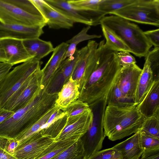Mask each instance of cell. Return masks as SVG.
<instances>
[{
	"mask_svg": "<svg viewBox=\"0 0 159 159\" xmlns=\"http://www.w3.org/2000/svg\"><path fill=\"white\" fill-rule=\"evenodd\" d=\"M117 52L108 47L104 39L98 43L96 66L80 92L78 100L89 105L106 96L121 68L117 60Z\"/></svg>",
	"mask_w": 159,
	"mask_h": 159,
	"instance_id": "obj_1",
	"label": "cell"
},
{
	"mask_svg": "<svg viewBox=\"0 0 159 159\" xmlns=\"http://www.w3.org/2000/svg\"><path fill=\"white\" fill-rule=\"evenodd\" d=\"M57 96L41 89L26 106L0 124V137L16 139L55 105Z\"/></svg>",
	"mask_w": 159,
	"mask_h": 159,
	"instance_id": "obj_2",
	"label": "cell"
},
{
	"mask_svg": "<svg viewBox=\"0 0 159 159\" xmlns=\"http://www.w3.org/2000/svg\"><path fill=\"white\" fill-rule=\"evenodd\" d=\"M145 118L137 106L119 107L107 105L103 120L105 135L109 140L115 141L136 133Z\"/></svg>",
	"mask_w": 159,
	"mask_h": 159,
	"instance_id": "obj_3",
	"label": "cell"
},
{
	"mask_svg": "<svg viewBox=\"0 0 159 159\" xmlns=\"http://www.w3.org/2000/svg\"><path fill=\"white\" fill-rule=\"evenodd\" d=\"M100 25L111 30L128 47L131 53L139 58H145L152 46L137 25L120 16H105Z\"/></svg>",
	"mask_w": 159,
	"mask_h": 159,
	"instance_id": "obj_4",
	"label": "cell"
},
{
	"mask_svg": "<svg viewBox=\"0 0 159 159\" xmlns=\"http://www.w3.org/2000/svg\"><path fill=\"white\" fill-rule=\"evenodd\" d=\"M107 105L106 96L101 98L89 105L93 112V120L87 132L80 139L83 143L86 159H89L102 148L106 137L103 120Z\"/></svg>",
	"mask_w": 159,
	"mask_h": 159,
	"instance_id": "obj_5",
	"label": "cell"
},
{
	"mask_svg": "<svg viewBox=\"0 0 159 159\" xmlns=\"http://www.w3.org/2000/svg\"><path fill=\"white\" fill-rule=\"evenodd\" d=\"M40 67V61L33 58L10 70L0 89V107H3L9 99Z\"/></svg>",
	"mask_w": 159,
	"mask_h": 159,
	"instance_id": "obj_6",
	"label": "cell"
},
{
	"mask_svg": "<svg viewBox=\"0 0 159 159\" xmlns=\"http://www.w3.org/2000/svg\"><path fill=\"white\" fill-rule=\"evenodd\" d=\"M110 14L130 21L159 26V0H135Z\"/></svg>",
	"mask_w": 159,
	"mask_h": 159,
	"instance_id": "obj_7",
	"label": "cell"
},
{
	"mask_svg": "<svg viewBox=\"0 0 159 159\" xmlns=\"http://www.w3.org/2000/svg\"><path fill=\"white\" fill-rule=\"evenodd\" d=\"M98 44L95 40H89L87 45L80 49L79 58L71 77L77 84L80 93L96 66Z\"/></svg>",
	"mask_w": 159,
	"mask_h": 159,
	"instance_id": "obj_8",
	"label": "cell"
},
{
	"mask_svg": "<svg viewBox=\"0 0 159 159\" xmlns=\"http://www.w3.org/2000/svg\"><path fill=\"white\" fill-rule=\"evenodd\" d=\"M0 23L27 26L47 25V21L43 16L23 10L12 0H0Z\"/></svg>",
	"mask_w": 159,
	"mask_h": 159,
	"instance_id": "obj_9",
	"label": "cell"
},
{
	"mask_svg": "<svg viewBox=\"0 0 159 159\" xmlns=\"http://www.w3.org/2000/svg\"><path fill=\"white\" fill-rule=\"evenodd\" d=\"M42 77L43 72L40 67L9 99L3 108L15 112L26 106L43 88Z\"/></svg>",
	"mask_w": 159,
	"mask_h": 159,
	"instance_id": "obj_10",
	"label": "cell"
},
{
	"mask_svg": "<svg viewBox=\"0 0 159 159\" xmlns=\"http://www.w3.org/2000/svg\"><path fill=\"white\" fill-rule=\"evenodd\" d=\"M54 141L50 136L43 135L40 130L19 142L14 156L17 159H36Z\"/></svg>",
	"mask_w": 159,
	"mask_h": 159,
	"instance_id": "obj_11",
	"label": "cell"
},
{
	"mask_svg": "<svg viewBox=\"0 0 159 159\" xmlns=\"http://www.w3.org/2000/svg\"><path fill=\"white\" fill-rule=\"evenodd\" d=\"M93 114L90 108L81 115L67 117L66 126L55 141L74 139H78L87 132L92 122Z\"/></svg>",
	"mask_w": 159,
	"mask_h": 159,
	"instance_id": "obj_12",
	"label": "cell"
},
{
	"mask_svg": "<svg viewBox=\"0 0 159 159\" xmlns=\"http://www.w3.org/2000/svg\"><path fill=\"white\" fill-rule=\"evenodd\" d=\"M80 50L76 48L74 55L64 60L44 89L49 94L58 93L71 77L79 59Z\"/></svg>",
	"mask_w": 159,
	"mask_h": 159,
	"instance_id": "obj_13",
	"label": "cell"
},
{
	"mask_svg": "<svg viewBox=\"0 0 159 159\" xmlns=\"http://www.w3.org/2000/svg\"><path fill=\"white\" fill-rule=\"evenodd\" d=\"M136 64L127 67H121L115 83L127 97L134 99L137 84L142 72Z\"/></svg>",
	"mask_w": 159,
	"mask_h": 159,
	"instance_id": "obj_14",
	"label": "cell"
},
{
	"mask_svg": "<svg viewBox=\"0 0 159 159\" xmlns=\"http://www.w3.org/2000/svg\"><path fill=\"white\" fill-rule=\"evenodd\" d=\"M47 21L50 28L54 29H69L74 22L56 10L44 0H30Z\"/></svg>",
	"mask_w": 159,
	"mask_h": 159,
	"instance_id": "obj_15",
	"label": "cell"
},
{
	"mask_svg": "<svg viewBox=\"0 0 159 159\" xmlns=\"http://www.w3.org/2000/svg\"><path fill=\"white\" fill-rule=\"evenodd\" d=\"M44 26H27L0 23V39L10 38L24 40L39 38L43 33Z\"/></svg>",
	"mask_w": 159,
	"mask_h": 159,
	"instance_id": "obj_16",
	"label": "cell"
},
{
	"mask_svg": "<svg viewBox=\"0 0 159 159\" xmlns=\"http://www.w3.org/2000/svg\"><path fill=\"white\" fill-rule=\"evenodd\" d=\"M7 57V63L13 66L33 58L28 53L22 40L10 38L0 39Z\"/></svg>",
	"mask_w": 159,
	"mask_h": 159,
	"instance_id": "obj_17",
	"label": "cell"
},
{
	"mask_svg": "<svg viewBox=\"0 0 159 159\" xmlns=\"http://www.w3.org/2000/svg\"><path fill=\"white\" fill-rule=\"evenodd\" d=\"M68 46L69 44L63 42L54 48L50 58L42 69V86L44 89L48 85L61 62L65 60V57Z\"/></svg>",
	"mask_w": 159,
	"mask_h": 159,
	"instance_id": "obj_18",
	"label": "cell"
},
{
	"mask_svg": "<svg viewBox=\"0 0 159 159\" xmlns=\"http://www.w3.org/2000/svg\"><path fill=\"white\" fill-rule=\"evenodd\" d=\"M102 0H68V2L75 9L84 12L96 26L100 24L101 20L106 15L99 8Z\"/></svg>",
	"mask_w": 159,
	"mask_h": 159,
	"instance_id": "obj_19",
	"label": "cell"
},
{
	"mask_svg": "<svg viewBox=\"0 0 159 159\" xmlns=\"http://www.w3.org/2000/svg\"><path fill=\"white\" fill-rule=\"evenodd\" d=\"M137 107L145 118L159 112V80L154 81L148 92Z\"/></svg>",
	"mask_w": 159,
	"mask_h": 159,
	"instance_id": "obj_20",
	"label": "cell"
},
{
	"mask_svg": "<svg viewBox=\"0 0 159 159\" xmlns=\"http://www.w3.org/2000/svg\"><path fill=\"white\" fill-rule=\"evenodd\" d=\"M53 8L75 23H80L88 26H93L92 22L83 12L72 7L67 0H44Z\"/></svg>",
	"mask_w": 159,
	"mask_h": 159,
	"instance_id": "obj_21",
	"label": "cell"
},
{
	"mask_svg": "<svg viewBox=\"0 0 159 159\" xmlns=\"http://www.w3.org/2000/svg\"><path fill=\"white\" fill-rule=\"evenodd\" d=\"M120 153L121 159H138L143 151L139 142V132L113 147Z\"/></svg>",
	"mask_w": 159,
	"mask_h": 159,
	"instance_id": "obj_22",
	"label": "cell"
},
{
	"mask_svg": "<svg viewBox=\"0 0 159 159\" xmlns=\"http://www.w3.org/2000/svg\"><path fill=\"white\" fill-rule=\"evenodd\" d=\"M139 77L136 89L135 101L136 105L144 98L151 87L154 81L150 63L146 59Z\"/></svg>",
	"mask_w": 159,
	"mask_h": 159,
	"instance_id": "obj_23",
	"label": "cell"
},
{
	"mask_svg": "<svg viewBox=\"0 0 159 159\" xmlns=\"http://www.w3.org/2000/svg\"><path fill=\"white\" fill-rule=\"evenodd\" d=\"M29 54L33 58L40 61L50 53L54 48L50 41H44L39 38H35L22 40Z\"/></svg>",
	"mask_w": 159,
	"mask_h": 159,
	"instance_id": "obj_24",
	"label": "cell"
},
{
	"mask_svg": "<svg viewBox=\"0 0 159 159\" xmlns=\"http://www.w3.org/2000/svg\"><path fill=\"white\" fill-rule=\"evenodd\" d=\"M80 92L76 83L71 77L58 93L55 105L61 110L66 108L79 98Z\"/></svg>",
	"mask_w": 159,
	"mask_h": 159,
	"instance_id": "obj_25",
	"label": "cell"
},
{
	"mask_svg": "<svg viewBox=\"0 0 159 159\" xmlns=\"http://www.w3.org/2000/svg\"><path fill=\"white\" fill-rule=\"evenodd\" d=\"M106 97L107 105L119 107L137 106L135 100L125 96L115 83L109 91Z\"/></svg>",
	"mask_w": 159,
	"mask_h": 159,
	"instance_id": "obj_26",
	"label": "cell"
},
{
	"mask_svg": "<svg viewBox=\"0 0 159 159\" xmlns=\"http://www.w3.org/2000/svg\"><path fill=\"white\" fill-rule=\"evenodd\" d=\"M77 140L71 139L54 141L43 150L36 159H50L66 149Z\"/></svg>",
	"mask_w": 159,
	"mask_h": 159,
	"instance_id": "obj_27",
	"label": "cell"
},
{
	"mask_svg": "<svg viewBox=\"0 0 159 159\" xmlns=\"http://www.w3.org/2000/svg\"><path fill=\"white\" fill-rule=\"evenodd\" d=\"M90 27V26H88L84 28L77 34L66 41V43L69 44V46L65 56V59L74 55L77 48L76 46L80 43L85 40L99 38L101 37L100 35L88 34L87 32Z\"/></svg>",
	"mask_w": 159,
	"mask_h": 159,
	"instance_id": "obj_28",
	"label": "cell"
},
{
	"mask_svg": "<svg viewBox=\"0 0 159 159\" xmlns=\"http://www.w3.org/2000/svg\"><path fill=\"white\" fill-rule=\"evenodd\" d=\"M50 159H86L81 140L78 139L66 149Z\"/></svg>",
	"mask_w": 159,
	"mask_h": 159,
	"instance_id": "obj_29",
	"label": "cell"
},
{
	"mask_svg": "<svg viewBox=\"0 0 159 159\" xmlns=\"http://www.w3.org/2000/svg\"><path fill=\"white\" fill-rule=\"evenodd\" d=\"M101 27L106 39L105 43L108 47L116 52H130L129 48L117 36L104 26Z\"/></svg>",
	"mask_w": 159,
	"mask_h": 159,
	"instance_id": "obj_30",
	"label": "cell"
},
{
	"mask_svg": "<svg viewBox=\"0 0 159 159\" xmlns=\"http://www.w3.org/2000/svg\"><path fill=\"white\" fill-rule=\"evenodd\" d=\"M63 112L61 116L47 127L40 129L43 135L49 136L54 140L58 136L67 125L68 117L66 113Z\"/></svg>",
	"mask_w": 159,
	"mask_h": 159,
	"instance_id": "obj_31",
	"label": "cell"
},
{
	"mask_svg": "<svg viewBox=\"0 0 159 159\" xmlns=\"http://www.w3.org/2000/svg\"><path fill=\"white\" fill-rule=\"evenodd\" d=\"M59 108H60L55 105L48 111L38 121L15 139L20 142L39 130L41 126L46 123L51 115Z\"/></svg>",
	"mask_w": 159,
	"mask_h": 159,
	"instance_id": "obj_32",
	"label": "cell"
},
{
	"mask_svg": "<svg viewBox=\"0 0 159 159\" xmlns=\"http://www.w3.org/2000/svg\"><path fill=\"white\" fill-rule=\"evenodd\" d=\"M139 131L159 139V112L145 118Z\"/></svg>",
	"mask_w": 159,
	"mask_h": 159,
	"instance_id": "obj_33",
	"label": "cell"
},
{
	"mask_svg": "<svg viewBox=\"0 0 159 159\" xmlns=\"http://www.w3.org/2000/svg\"><path fill=\"white\" fill-rule=\"evenodd\" d=\"M135 0H102L99 6L101 11L106 15L120 9L133 3Z\"/></svg>",
	"mask_w": 159,
	"mask_h": 159,
	"instance_id": "obj_34",
	"label": "cell"
},
{
	"mask_svg": "<svg viewBox=\"0 0 159 159\" xmlns=\"http://www.w3.org/2000/svg\"><path fill=\"white\" fill-rule=\"evenodd\" d=\"M89 108L87 103L77 99L62 110L66 113L68 117H71L81 115Z\"/></svg>",
	"mask_w": 159,
	"mask_h": 159,
	"instance_id": "obj_35",
	"label": "cell"
},
{
	"mask_svg": "<svg viewBox=\"0 0 159 159\" xmlns=\"http://www.w3.org/2000/svg\"><path fill=\"white\" fill-rule=\"evenodd\" d=\"M149 62L154 80H159V47H154L145 58Z\"/></svg>",
	"mask_w": 159,
	"mask_h": 159,
	"instance_id": "obj_36",
	"label": "cell"
},
{
	"mask_svg": "<svg viewBox=\"0 0 159 159\" xmlns=\"http://www.w3.org/2000/svg\"><path fill=\"white\" fill-rule=\"evenodd\" d=\"M140 146L143 151L159 147V139L139 131Z\"/></svg>",
	"mask_w": 159,
	"mask_h": 159,
	"instance_id": "obj_37",
	"label": "cell"
},
{
	"mask_svg": "<svg viewBox=\"0 0 159 159\" xmlns=\"http://www.w3.org/2000/svg\"><path fill=\"white\" fill-rule=\"evenodd\" d=\"M89 159H121L120 153L112 147L100 150Z\"/></svg>",
	"mask_w": 159,
	"mask_h": 159,
	"instance_id": "obj_38",
	"label": "cell"
},
{
	"mask_svg": "<svg viewBox=\"0 0 159 159\" xmlns=\"http://www.w3.org/2000/svg\"><path fill=\"white\" fill-rule=\"evenodd\" d=\"M116 57L119 64L121 67H127L136 64L135 57L129 52H117Z\"/></svg>",
	"mask_w": 159,
	"mask_h": 159,
	"instance_id": "obj_39",
	"label": "cell"
},
{
	"mask_svg": "<svg viewBox=\"0 0 159 159\" xmlns=\"http://www.w3.org/2000/svg\"><path fill=\"white\" fill-rule=\"evenodd\" d=\"M19 144V142L15 139L0 137V147L12 155H14L15 150Z\"/></svg>",
	"mask_w": 159,
	"mask_h": 159,
	"instance_id": "obj_40",
	"label": "cell"
},
{
	"mask_svg": "<svg viewBox=\"0 0 159 159\" xmlns=\"http://www.w3.org/2000/svg\"><path fill=\"white\" fill-rule=\"evenodd\" d=\"M144 33L150 43L154 47H159V29L144 31Z\"/></svg>",
	"mask_w": 159,
	"mask_h": 159,
	"instance_id": "obj_41",
	"label": "cell"
},
{
	"mask_svg": "<svg viewBox=\"0 0 159 159\" xmlns=\"http://www.w3.org/2000/svg\"><path fill=\"white\" fill-rule=\"evenodd\" d=\"M140 159H159V147L143 151Z\"/></svg>",
	"mask_w": 159,
	"mask_h": 159,
	"instance_id": "obj_42",
	"label": "cell"
},
{
	"mask_svg": "<svg viewBox=\"0 0 159 159\" xmlns=\"http://www.w3.org/2000/svg\"><path fill=\"white\" fill-rule=\"evenodd\" d=\"M12 66L7 63L0 62V89L6 76Z\"/></svg>",
	"mask_w": 159,
	"mask_h": 159,
	"instance_id": "obj_43",
	"label": "cell"
},
{
	"mask_svg": "<svg viewBox=\"0 0 159 159\" xmlns=\"http://www.w3.org/2000/svg\"><path fill=\"white\" fill-rule=\"evenodd\" d=\"M14 113L13 111L0 107V124L8 119Z\"/></svg>",
	"mask_w": 159,
	"mask_h": 159,
	"instance_id": "obj_44",
	"label": "cell"
},
{
	"mask_svg": "<svg viewBox=\"0 0 159 159\" xmlns=\"http://www.w3.org/2000/svg\"><path fill=\"white\" fill-rule=\"evenodd\" d=\"M0 159H17L12 155L0 147Z\"/></svg>",
	"mask_w": 159,
	"mask_h": 159,
	"instance_id": "obj_45",
	"label": "cell"
},
{
	"mask_svg": "<svg viewBox=\"0 0 159 159\" xmlns=\"http://www.w3.org/2000/svg\"><path fill=\"white\" fill-rule=\"evenodd\" d=\"M7 59L4 51L0 44V62L7 63Z\"/></svg>",
	"mask_w": 159,
	"mask_h": 159,
	"instance_id": "obj_46",
	"label": "cell"
},
{
	"mask_svg": "<svg viewBox=\"0 0 159 159\" xmlns=\"http://www.w3.org/2000/svg\"><path fill=\"white\" fill-rule=\"evenodd\" d=\"M140 159V158H139V159Z\"/></svg>",
	"mask_w": 159,
	"mask_h": 159,
	"instance_id": "obj_47",
	"label": "cell"
}]
</instances>
